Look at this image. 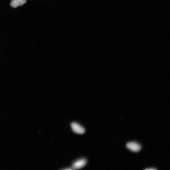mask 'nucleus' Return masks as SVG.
Wrapping results in <instances>:
<instances>
[{
	"label": "nucleus",
	"instance_id": "obj_5",
	"mask_svg": "<svg viewBox=\"0 0 170 170\" xmlns=\"http://www.w3.org/2000/svg\"><path fill=\"white\" fill-rule=\"evenodd\" d=\"M146 169V170H156L157 169H156L155 168H151V169H150V168L147 169Z\"/></svg>",
	"mask_w": 170,
	"mask_h": 170
},
{
	"label": "nucleus",
	"instance_id": "obj_3",
	"mask_svg": "<svg viewBox=\"0 0 170 170\" xmlns=\"http://www.w3.org/2000/svg\"><path fill=\"white\" fill-rule=\"evenodd\" d=\"M71 126L73 131L77 134H82L85 132V129L78 123H73L71 125Z\"/></svg>",
	"mask_w": 170,
	"mask_h": 170
},
{
	"label": "nucleus",
	"instance_id": "obj_2",
	"mask_svg": "<svg viewBox=\"0 0 170 170\" xmlns=\"http://www.w3.org/2000/svg\"><path fill=\"white\" fill-rule=\"evenodd\" d=\"M87 163V160L85 159H81L76 161L73 164L72 169H81L84 167Z\"/></svg>",
	"mask_w": 170,
	"mask_h": 170
},
{
	"label": "nucleus",
	"instance_id": "obj_4",
	"mask_svg": "<svg viewBox=\"0 0 170 170\" xmlns=\"http://www.w3.org/2000/svg\"><path fill=\"white\" fill-rule=\"evenodd\" d=\"M26 0H12L11 5L12 7L16 8L26 3Z\"/></svg>",
	"mask_w": 170,
	"mask_h": 170
},
{
	"label": "nucleus",
	"instance_id": "obj_1",
	"mask_svg": "<svg viewBox=\"0 0 170 170\" xmlns=\"http://www.w3.org/2000/svg\"><path fill=\"white\" fill-rule=\"evenodd\" d=\"M126 147L130 150L135 152H139L141 148V145L135 141L129 142L127 144Z\"/></svg>",
	"mask_w": 170,
	"mask_h": 170
}]
</instances>
